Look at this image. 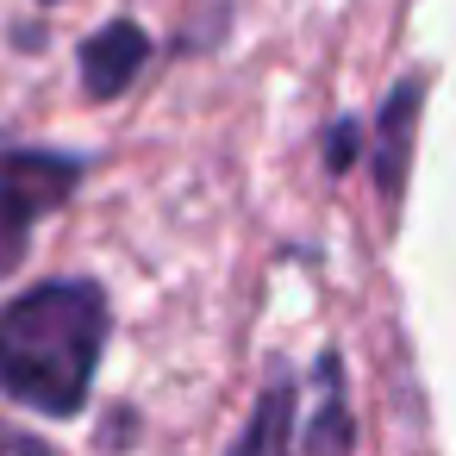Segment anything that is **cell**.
I'll return each instance as SVG.
<instances>
[{
  "label": "cell",
  "mask_w": 456,
  "mask_h": 456,
  "mask_svg": "<svg viewBox=\"0 0 456 456\" xmlns=\"http://www.w3.org/2000/svg\"><path fill=\"white\" fill-rule=\"evenodd\" d=\"M76 182H82L76 157H57V151H0V275L20 269L32 225L51 207H63L76 194Z\"/></svg>",
  "instance_id": "cell-2"
},
{
  "label": "cell",
  "mask_w": 456,
  "mask_h": 456,
  "mask_svg": "<svg viewBox=\"0 0 456 456\" xmlns=\"http://www.w3.org/2000/svg\"><path fill=\"white\" fill-rule=\"evenodd\" d=\"M319 412H313V431H306V456H344L350 450V406H344V375H338V356L319 362Z\"/></svg>",
  "instance_id": "cell-6"
},
{
  "label": "cell",
  "mask_w": 456,
  "mask_h": 456,
  "mask_svg": "<svg viewBox=\"0 0 456 456\" xmlns=\"http://www.w3.org/2000/svg\"><path fill=\"white\" fill-rule=\"evenodd\" d=\"M350 151H356V132L344 126V132H331V169H344L350 163Z\"/></svg>",
  "instance_id": "cell-8"
},
{
  "label": "cell",
  "mask_w": 456,
  "mask_h": 456,
  "mask_svg": "<svg viewBox=\"0 0 456 456\" xmlns=\"http://www.w3.org/2000/svg\"><path fill=\"white\" fill-rule=\"evenodd\" d=\"M412 126H419V82H400L381 107V144H375V169H381V194L400 200L406 188V151H412Z\"/></svg>",
  "instance_id": "cell-4"
},
{
  "label": "cell",
  "mask_w": 456,
  "mask_h": 456,
  "mask_svg": "<svg viewBox=\"0 0 456 456\" xmlns=\"http://www.w3.org/2000/svg\"><path fill=\"white\" fill-rule=\"evenodd\" d=\"M144 57H151V38H144L132 20H113V26H101V32L82 45V88H88L94 101H113V94L132 88V76L144 69Z\"/></svg>",
  "instance_id": "cell-3"
},
{
  "label": "cell",
  "mask_w": 456,
  "mask_h": 456,
  "mask_svg": "<svg viewBox=\"0 0 456 456\" xmlns=\"http://www.w3.org/2000/svg\"><path fill=\"white\" fill-rule=\"evenodd\" d=\"M294 450V381H269V394L256 400L244 437L232 444V456H288Z\"/></svg>",
  "instance_id": "cell-5"
},
{
  "label": "cell",
  "mask_w": 456,
  "mask_h": 456,
  "mask_svg": "<svg viewBox=\"0 0 456 456\" xmlns=\"http://www.w3.org/2000/svg\"><path fill=\"white\" fill-rule=\"evenodd\" d=\"M0 456H51L45 444H32L26 431H13V425H0Z\"/></svg>",
  "instance_id": "cell-7"
},
{
  "label": "cell",
  "mask_w": 456,
  "mask_h": 456,
  "mask_svg": "<svg viewBox=\"0 0 456 456\" xmlns=\"http://www.w3.org/2000/svg\"><path fill=\"white\" fill-rule=\"evenodd\" d=\"M45 7H51V0H45Z\"/></svg>",
  "instance_id": "cell-9"
},
{
  "label": "cell",
  "mask_w": 456,
  "mask_h": 456,
  "mask_svg": "<svg viewBox=\"0 0 456 456\" xmlns=\"http://www.w3.org/2000/svg\"><path fill=\"white\" fill-rule=\"evenodd\" d=\"M107 344V294L94 281H45L0 306V394L38 412H82Z\"/></svg>",
  "instance_id": "cell-1"
}]
</instances>
